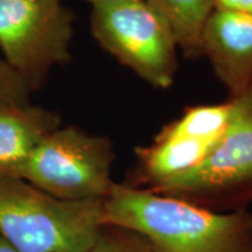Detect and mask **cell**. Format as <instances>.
<instances>
[{"mask_svg":"<svg viewBox=\"0 0 252 252\" xmlns=\"http://www.w3.org/2000/svg\"><path fill=\"white\" fill-rule=\"evenodd\" d=\"M103 226L134 232L154 252H252V216L217 214L179 198L113 184Z\"/></svg>","mask_w":252,"mask_h":252,"instance_id":"cell-1","label":"cell"},{"mask_svg":"<svg viewBox=\"0 0 252 252\" xmlns=\"http://www.w3.org/2000/svg\"><path fill=\"white\" fill-rule=\"evenodd\" d=\"M103 200H61L0 176V238L18 252H88L104 228Z\"/></svg>","mask_w":252,"mask_h":252,"instance_id":"cell-2","label":"cell"},{"mask_svg":"<svg viewBox=\"0 0 252 252\" xmlns=\"http://www.w3.org/2000/svg\"><path fill=\"white\" fill-rule=\"evenodd\" d=\"M112 161L106 138L76 126H60L31 153L19 179L61 200H98L108 196L113 186Z\"/></svg>","mask_w":252,"mask_h":252,"instance_id":"cell-3","label":"cell"},{"mask_svg":"<svg viewBox=\"0 0 252 252\" xmlns=\"http://www.w3.org/2000/svg\"><path fill=\"white\" fill-rule=\"evenodd\" d=\"M74 14L62 0H0V49L32 93L70 60Z\"/></svg>","mask_w":252,"mask_h":252,"instance_id":"cell-4","label":"cell"},{"mask_svg":"<svg viewBox=\"0 0 252 252\" xmlns=\"http://www.w3.org/2000/svg\"><path fill=\"white\" fill-rule=\"evenodd\" d=\"M91 32L103 49L157 88L172 86L176 43L146 0L94 6Z\"/></svg>","mask_w":252,"mask_h":252,"instance_id":"cell-5","label":"cell"},{"mask_svg":"<svg viewBox=\"0 0 252 252\" xmlns=\"http://www.w3.org/2000/svg\"><path fill=\"white\" fill-rule=\"evenodd\" d=\"M235 110L222 137L195 168L158 185L166 193L252 188V87L232 98Z\"/></svg>","mask_w":252,"mask_h":252,"instance_id":"cell-6","label":"cell"},{"mask_svg":"<svg viewBox=\"0 0 252 252\" xmlns=\"http://www.w3.org/2000/svg\"><path fill=\"white\" fill-rule=\"evenodd\" d=\"M202 54L231 98L252 87V15L215 9L204 28Z\"/></svg>","mask_w":252,"mask_h":252,"instance_id":"cell-7","label":"cell"},{"mask_svg":"<svg viewBox=\"0 0 252 252\" xmlns=\"http://www.w3.org/2000/svg\"><path fill=\"white\" fill-rule=\"evenodd\" d=\"M60 126L58 113L42 106L0 105V176L19 178L34 149Z\"/></svg>","mask_w":252,"mask_h":252,"instance_id":"cell-8","label":"cell"},{"mask_svg":"<svg viewBox=\"0 0 252 252\" xmlns=\"http://www.w3.org/2000/svg\"><path fill=\"white\" fill-rule=\"evenodd\" d=\"M171 32L176 46L189 58L202 54V35L215 11L214 0H146Z\"/></svg>","mask_w":252,"mask_h":252,"instance_id":"cell-9","label":"cell"},{"mask_svg":"<svg viewBox=\"0 0 252 252\" xmlns=\"http://www.w3.org/2000/svg\"><path fill=\"white\" fill-rule=\"evenodd\" d=\"M214 144L188 138L158 137L156 143L138 151L145 172L157 185L195 168Z\"/></svg>","mask_w":252,"mask_h":252,"instance_id":"cell-10","label":"cell"},{"mask_svg":"<svg viewBox=\"0 0 252 252\" xmlns=\"http://www.w3.org/2000/svg\"><path fill=\"white\" fill-rule=\"evenodd\" d=\"M235 110V100L219 105H202L189 109L187 112L163 128L158 137L188 138L215 144L222 137Z\"/></svg>","mask_w":252,"mask_h":252,"instance_id":"cell-11","label":"cell"},{"mask_svg":"<svg viewBox=\"0 0 252 252\" xmlns=\"http://www.w3.org/2000/svg\"><path fill=\"white\" fill-rule=\"evenodd\" d=\"M32 91L11 65L0 58V105H24L31 103Z\"/></svg>","mask_w":252,"mask_h":252,"instance_id":"cell-12","label":"cell"},{"mask_svg":"<svg viewBox=\"0 0 252 252\" xmlns=\"http://www.w3.org/2000/svg\"><path fill=\"white\" fill-rule=\"evenodd\" d=\"M88 252H154L146 241L105 232L104 228Z\"/></svg>","mask_w":252,"mask_h":252,"instance_id":"cell-13","label":"cell"},{"mask_svg":"<svg viewBox=\"0 0 252 252\" xmlns=\"http://www.w3.org/2000/svg\"><path fill=\"white\" fill-rule=\"evenodd\" d=\"M215 9L252 15V0H214Z\"/></svg>","mask_w":252,"mask_h":252,"instance_id":"cell-14","label":"cell"},{"mask_svg":"<svg viewBox=\"0 0 252 252\" xmlns=\"http://www.w3.org/2000/svg\"><path fill=\"white\" fill-rule=\"evenodd\" d=\"M93 4V6H103V5H112V4H119V2L124 1H131V0H87Z\"/></svg>","mask_w":252,"mask_h":252,"instance_id":"cell-15","label":"cell"},{"mask_svg":"<svg viewBox=\"0 0 252 252\" xmlns=\"http://www.w3.org/2000/svg\"><path fill=\"white\" fill-rule=\"evenodd\" d=\"M0 252H18V251L14 250L13 248L9 247L4 239L0 238Z\"/></svg>","mask_w":252,"mask_h":252,"instance_id":"cell-16","label":"cell"}]
</instances>
